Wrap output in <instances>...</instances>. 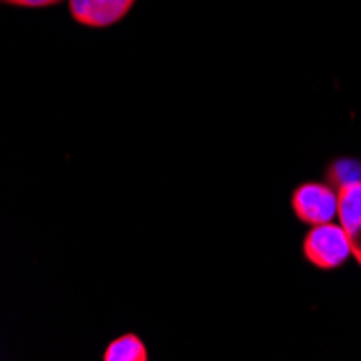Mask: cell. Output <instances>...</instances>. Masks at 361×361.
I'll return each instance as SVG.
<instances>
[{
    "mask_svg": "<svg viewBox=\"0 0 361 361\" xmlns=\"http://www.w3.org/2000/svg\"><path fill=\"white\" fill-rule=\"evenodd\" d=\"M303 257L318 271H338L353 257V245L346 229L331 221L312 225L303 238Z\"/></svg>",
    "mask_w": 361,
    "mask_h": 361,
    "instance_id": "1",
    "label": "cell"
},
{
    "mask_svg": "<svg viewBox=\"0 0 361 361\" xmlns=\"http://www.w3.org/2000/svg\"><path fill=\"white\" fill-rule=\"evenodd\" d=\"M290 208L310 227L331 223L338 219V190L326 182H301L290 195Z\"/></svg>",
    "mask_w": 361,
    "mask_h": 361,
    "instance_id": "2",
    "label": "cell"
},
{
    "mask_svg": "<svg viewBox=\"0 0 361 361\" xmlns=\"http://www.w3.org/2000/svg\"><path fill=\"white\" fill-rule=\"evenodd\" d=\"M137 0H70L72 18L89 28H109L119 24Z\"/></svg>",
    "mask_w": 361,
    "mask_h": 361,
    "instance_id": "3",
    "label": "cell"
},
{
    "mask_svg": "<svg viewBox=\"0 0 361 361\" xmlns=\"http://www.w3.org/2000/svg\"><path fill=\"white\" fill-rule=\"evenodd\" d=\"M322 176H324L326 184H331L340 192V190L361 182V160H355L348 156L334 158L329 165L324 167Z\"/></svg>",
    "mask_w": 361,
    "mask_h": 361,
    "instance_id": "4",
    "label": "cell"
},
{
    "mask_svg": "<svg viewBox=\"0 0 361 361\" xmlns=\"http://www.w3.org/2000/svg\"><path fill=\"white\" fill-rule=\"evenodd\" d=\"M104 361H147V348L137 334L115 338L102 353Z\"/></svg>",
    "mask_w": 361,
    "mask_h": 361,
    "instance_id": "5",
    "label": "cell"
},
{
    "mask_svg": "<svg viewBox=\"0 0 361 361\" xmlns=\"http://www.w3.org/2000/svg\"><path fill=\"white\" fill-rule=\"evenodd\" d=\"M0 3L13 5V7H22V9H44V7L59 5L61 0H0Z\"/></svg>",
    "mask_w": 361,
    "mask_h": 361,
    "instance_id": "6",
    "label": "cell"
}]
</instances>
